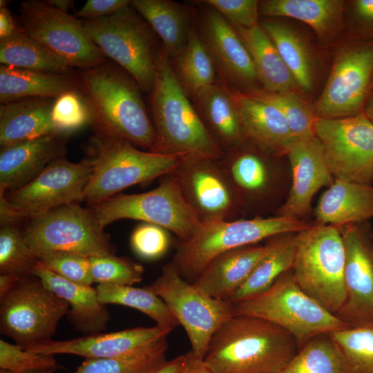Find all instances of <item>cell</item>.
Listing matches in <instances>:
<instances>
[{
    "mask_svg": "<svg viewBox=\"0 0 373 373\" xmlns=\"http://www.w3.org/2000/svg\"><path fill=\"white\" fill-rule=\"evenodd\" d=\"M298 350L294 336L278 325L234 315L215 332L204 361L213 373H281Z\"/></svg>",
    "mask_w": 373,
    "mask_h": 373,
    "instance_id": "1",
    "label": "cell"
},
{
    "mask_svg": "<svg viewBox=\"0 0 373 373\" xmlns=\"http://www.w3.org/2000/svg\"><path fill=\"white\" fill-rule=\"evenodd\" d=\"M79 77L91 109L93 132L126 140L153 152L155 128L134 79L107 63L80 70Z\"/></svg>",
    "mask_w": 373,
    "mask_h": 373,
    "instance_id": "2",
    "label": "cell"
},
{
    "mask_svg": "<svg viewBox=\"0 0 373 373\" xmlns=\"http://www.w3.org/2000/svg\"><path fill=\"white\" fill-rule=\"evenodd\" d=\"M169 57L162 47L151 91L153 124L156 134L153 152L219 160L224 153L191 104Z\"/></svg>",
    "mask_w": 373,
    "mask_h": 373,
    "instance_id": "3",
    "label": "cell"
},
{
    "mask_svg": "<svg viewBox=\"0 0 373 373\" xmlns=\"http://www.w3.org/2000/svg\"><path fill=\"white\" fill-rule=\"evenodd\" d=\"M91 173L84 190L90 206L122 190L171 173L186 157L178 154L143 151L128 141L94 132L86 145Z\"/></svg>",
    "mask_w": 373,
    "mask_h": 373,
    "instance_id": "4",
    "label": "cell"
},
{
    "mask_svg": "<svg viewBox=\"0 0 373 373\" xmlns=\"http://www.w3.org/2000/svg\"><path fill=\"white\" fill-rule=\"evenodd\" d=\"M310 226L300 219L280 216L200 224L189 239L178 241L171 262L182 277L193 283L213 258L224 251L274 236L298 233Z\"/></svg>",
    "mask_w": 373,
    "mask_h": 373,
    "instance_id": "5",
    "label": "cell"
},
{
    "mask_svg": "<svg viewBox=\"0 0 373 373\" xmlns=\"http://www.w3.org/2000/svg\"><path fill=\"white\" fill-rule=\"evenodd\" d=\"M233 304L235 315L261 318L285 329L298 349L315 336L349 327L298 285L291 269L265 291Z\"/></svg>",
    "mask_w": 373,
    "mask_h": 373,
    "instance_id": "6",
    "label": "cell"
},
{
    "mask_svg": "<svg viewBox=\"0 0 373 373\" xmlns=\"http://www.w3.org/2000/svg\"><path fill=\"white\" fill-rule=\"evenodd\" d=\"M81 20L102 52L117 63L142 91L151 93L162 48L157 47L154 30L131 5L108 16Z\"/></svg>",
    "mask_w": 373,
    "mask_h": 373,
    "instance_id": "7",
    "label": "cell"
},
{
    "mask_svg": "<svg viewBox=\"0 0 373 373\" xmlns=\"http://www.w3.org/2000/svg\"><path fill=\"white\" fill-rule=\"evenodd\" d=\"M345 261L339 227L316 224L296 233L293 276L307 294L335 315L346 298Z\"/></svg>",
    "mask_w": 373,
    "mask_h": 373,
    "instance_id": "8",
    "label": "cell"
},
{
    "mask_svg": "<svg viewBox=\"0 0 373 373\" xmlns=\"http://www.w3.org/2000/svg\"><path fill=\"white\" fill-rule=\"evenodd\" d=\"M69 304L34 274L22 276L0 296V332L26 350L49 341Z\"/></svg>",
    "mask_w": 373,
    "mask_h": 373,
    "instance_id": "9",
    "label": "cell"
},
{
    "mask_svg": "<svg viewBox=\"0 0 373 373\" xmlns=\"http://www.w3.org/2000/svg\"><path fill=\"white\" fill-rule=\"evenodd\" d=\"M94 211L79 203L54 208L29 218L22 227L25 241L37 255L63 251L87 257L115 254V247Z\"/></svg>",
    "mask_w": 373,
    "mask_h": 373,
    "instance_id": "10",
    "label": "cell"
},
{
    "mask_svg": "<svg viewBox=\"0 0 373 373\" xmlns=\"http://www.w3.org/2000/svg\"><path fill=\"white\" fill-rule=\"evenodd\" d=\"M169 307L189 337L191 352L204 359L210 340L226 321L235 315L233 304L213 298L180 276L171 262L149 286Z\"/></svg>",
    "mask_w": 373,
    "mask_h": 373,
    "instance_id": "11",
    "label": "cell"
},
{
    "mask_svg": "<svg viewBox=\"0 0 373 373\" xmlns=\"http://www.w3.org/2000/svg\"><path fill=\"white\" fill-rule=\"evenodd\" d=\"M90 207L103 228L118 220H137L161 226L179 240L189 239L200 224L171 173L161 177L151 191L117 194Z\"/></svg>",
    "mask_w": 373,
    "mask_h": 373,
    "instance_id": "12",
    "label": "cell"
},
{
    "mask_svg": "<svg viewBox=\"0 0 373 373\" xmlns=\"http://www.w3.org/2000/svg\"><path fill=\"white\" fill-rule=\"evenodd\" d=\"M19 30L80 70L106 63V56L91 41L81 19L59 11L49 1L28 0L19 7Z\"/></svg>",
    "mask_w": 373,
    "mask_h": 373,
    "instance_id": "13",
    "label": "cell"
},
{
    "mask_svg": "<svg viewBox=\"0 0 373 373\" xmlns=\"http://www.w3.org/2000/svg\"><path fill=\"white\" fill-rule=\"evenodd\" d=\"M314 134L335 179L370 184L373 180V123L363 112L340 118L316 117Z\"/></svg>",
    "mask_w": 373,
    "mask_h": 373,
    "instance_id": "14",
    "label": "cell"
},
{
    "mask_svg": "<svg viewBox=\"0 0 373 373\" xmlns=\"http://www.w3.org/2000/svg\"><path fill=\"white\" fill-rule=\"evenodd\" d=\"M373 84V40L353 41L336 51L327 82L313 107L316 117L362 113Z\"/></svg>",
    "mask_w": 373,
    "mask_h": 373,
    "instance_id": "15",
    "label": "cell"
},
{
    "mask_svg": "<svg viewBox=\"0 0 373 373\" xmlns=\"http://www.w3.org/2000/svg\"><path fill=\"white\" fill-rule=\"evenodd\" d=\"M171 173L200 224L237 219L239 201L218 160L186 157Z\"/></svg>",
    "mask_w": 373,
    "mask_h": 373,
    "instance_id": "16",
    "label": "cell"
},
{
    "mask_svg": "<svg viewBox=\"0 0 373 373\" xmlns=\"http://www.w3.org/2000/svg\"><path fill=\"white\" fill-rule=\"evenodd\" d=\"M90 173L85 159L76 163L64 157L49 164L27 184L5 195L13 206L31 218L57 207L84 200Z\"/></svg>",
    "mask_w": 373,
    "mask_h": 373,
    "instance_id": "17",
    "label": "cell"
},
{
    "mask_svg": "<svg viewBox=\"0 0 373 373\" xmlns=\"http://www.w3.org/2000/svg\"><path fill=\"white\" fill-rule=\"evenodd\" d=\"M358 224L339 227L345 254L346 298L336 316L349 327L373 325V238Z\"/></svg>",
    "mask_w": 373,
    "mask_h": 373,
    "instance_id": "18",
    "label": "cell"
},
{
    "mask_svg": "<svg viewBox=\"0 0 373 373\" xmlns=\"http://www.w3.org/2000/svg\"><path fill=\"white\" fill-rule=\"evenodd\" d=\"M292 171V184L276 216L300 219L309 211L315 193L333 183L322 146L314 134L295 137L285 148Z\"/></svg>",
    "mask_w": 373,
    "mask_h": 373,
    "instance_id": "19",
    "label": "cell"
},
{
    "mask_svg": "<svg viewBox=\"0 0 373 373\" xmlns=\"http://www.w3.org/2000/svg\"><path fill=\"white\" fill-rule=\"evenodd\" d=\"M170 331L157 325L99 333L66 341L52 339L26 350L44 354H73L85 358H105L136 353L166 337Z\"/></svg>",
    "mask_w": 373,
    "mask_h": 373,
    "instance_id": "20",
    "label": "cell"
},
{
    "mask_svg": "<svg viewBox=\"0 0 373 373\" xmlns=\"http://www.w3.org/2000/svg\"><path fill=\"white\" fill-rule=\"evenodd\" d=\"M68 136L56 132L1 147L0 193L23 186L52 162L64 157Z\"/></svg>",
    "mask_w": 373,
    "mask_h": 373,
    "instance_id": "21",
    "label": "cell"
},
{
    "mask_svg": "<svg viewBox=\"0 0 373 373\" xmlns=\"http://www.w3.org/2000/svg\"><path fill=\"white\" fill-rule=\"evenodd\" d=\"M203 35L202 39L222 75L253 89L259 81L253 60L235 28L213 8L204 15Z\"/></svg>",
    "mask_w": 373,
    "mask_h": 373,
    "instance_id": "22",
    "label": "cell"
},
{
    "mask_svg": "<svg viewBox=\"0 0 373 373\" xmlns=\"http://www.w3.org/2000/svg\"><path fill=\"white\" fill-rule=\"evenodd\" d=\"M269 250L265 242L224 251L213 258L192 283L213 298L229 301Z\"/></svg>",
    "mask_w": 373,
    "mask_h": 373,
    "instance_id": "23",
    "label": "cell"
},
{
    "mask_svg": "<svg viewBox=\"0 0 373 373\" xmlns=\"http://www.w3.org/2000/svg\"><path fill=\"white\" fill-rule=\"evenodd\" d=\"M45 285L70 305L68 322L83 336L102 333L111 319L106 305L99 302L96 288L70 281L46 267L39 260L33 269Z\"/></svg>",
    "mask_w": 373,
    "mask_h": 373,
    "instance_id": "24",
    "label": "cell"
},
{
    "mask_svg": "<svg viewBox=\"0 0 373 373\" xmlns=\"http://www.w3.org/2000/svg\"><path fill=\"white\" fill-rule=\"evenodd\" d=\"M236 193L240 211L260 204L272 183L269 162L260 152L241 148L224 153L218 160Z\"/></svg>",
    "mask_w": 373,
    "mask_h": 373,
    "instance_id": "25",
    "label": "cell"
},
{
    "mask_svg": "<svg viewBox=\"0 0 373 373\" xmlns=\"http://www.w3.org/2000/svg\"><path fill=\"white\" fill-rule=\"evenodd\" d=\"M231 92L246 139L266 150L283 153L295 137L281 112L244 92Z\"/></svg>",
    "mask_w": 373,
    "mask_h": 373,
    "instance_id": "26",
    "label": "cell"
},
{
    "mask_svg": "<svg viewBox=\"0 0 373 373\" xmlns=\"http://www.w3.org/2000/svg\"><path fill=\"white\" fill-rule=\"evenodd\" d=\"M317 224L338 227L373 218V186L335 179L316 207Z\"/></svg>",
    "mask_w": 373,
    "mask_h": 373,
    "instance_id": "27",
    "label": "cell"
},
{
    "mask_svg": "<svg viewBox=\"0 0 373 373\" xmlns=\"http://www.w3.org/2000/svg\"><path fill=\"white\" fill-rule=\"evenodd\" d=\"M194 97L203 124L224 153L247 140L229 89L213 84L201 90Z\"/></svg>",
    "mask_w": 373,
    "mask_h": 373,
    "instance_id": "28",
    "label": "cell"
},
{
    "mask_svg": "<svg viewBox=\"0 0 373 373\" xmlns=\"http://www.w3.org/2000/svg\"><path fill=\"white\" fill-rule=\"evenodd\" d=\"M55 99L26 98L1 104V147L56 133L52 119Z\"/></svg>",
    "mask_w": 373,
    "mask_h": 373,
    "instance_id": "29",
    "label": "cell"
},
{
    "mask_svg": "<svg viewBox=\"0 0 373 373\" xmlns=\"http://www.w3.org/2000/svg\"><path fill=\"white\" fill-rule=\"evenodd\" d=\"M73 90H82L80 77L72 73H51L1 64L0 102L34 97L57 98Z\"/></svg>",
    "mask_w": 373,
    "mask_h": 373,
    "instance_id": "30",
    "label": "cell"
},
{
    "mask_svg": "<svg viewBox=\"0 0 373 373\" xmlns=\"http://www.w3.org/2000/svg\"><path fill=\"white\" fill-rule=\"evenodd\" d=\"M345 1L342 0H265L259 12L269 17H290L310 26L319 40L331 41L342 28Z\"/></svg>",
    "mask_w": 373,
    "mask_h": 373,
    "instance_id": "31",
    "label": "cell"
},
{
    "mask_svg": "<svg viewBox=\"0 0 373 373\" xmlns=\"http://www.w3.org/2000/svg\"><path fill=\"white\" fill-rule=\"evenodd\" d=\"M131 5L160 37L169 57L182 54L193 29L190 9L169 0H133Z\"/></svg>",
    "mask_w": 373,
    "mask_h": 373,
    "instance_id": "32",
    "label": "cell"
},
{
    "mask_svg": "<svg viewBox=\"0 0 373 373\" xmlns=\"http://www.w3.org/2000/svg\"><path fill=\"white\" fill-rule=\"evenodd\" d=\"M234 28L253 60L264 90L269 92L300 90L276 47L260 24L251 28Z\"/></svg>",
    "mask_w": 373,
    "mask_h": 373,
    "instance_id": "33",
    "label": "cell"
},
{
    "mask_svg": "<svg viewBox=\"0 0 373 373\" xmlns=\"http://www.w3.org/2000/svg\"><path fill=\"white\" fill-rule=\"evenodd\" d=\"M297 233H284L266 239L269 250L229 301L236 303L267 289L281 275L292 269Z\"/></svg>",
    "mask_w": 373,
    "mask_h": 373,
    "instance_id": "34",
    "label": "cell"
},
{
    "mask_svg": "<svg viewBox=\"0 0 373 373\" xmlns=\"http://www.w3.org/2000/svg\"><path fill=\"white\" fill-rule=\"evenodd\" d=\"M260 26L274 44L299 90L310 92L314 82V63L302 37L292 28L280 21L267 20Z\"/></svg>",
    "mask_w": 373,
    "mask_h": 373,
    "instance_id": "35",
    "label": "cell"
},
{
    "mask_svg": "<svg viewBox=\"0 0 373 373\" xmlns=\"http://www.w3.org/2000/svg\"><path fill=\"white\" fill-rule=\"evenodd\" d=\"M1 64L26 70L71 73V66L62 58L20 30L0 39Z\"/></svg>",
    "mask_w": 373,
    "mask_h": 373,
    "instance_id": "36",
    "label": "cell"
},
{
    "mask_svg": "<svg viewBox=\"0 0 373 373\" xmlns=\"http://www.w3.org/2000/svg\"><path fill=\"white\" fill-rule=\"evenodd\" d=\"M99 302L129 307L148 316L156 325L171 332L179 324L167 305L147 286L144 288L130 285L99 284L95 287Z\"/></svg>",
    "mask_w": 373,
    "mask_h": 373,
    "instance_id": "37",
    "label": "cell"
},
{
    "mask_svg": "<svg viewBox=\"0 0 373 373\" xmlns=\"http://www.w3.org/2000/svg\"><path fill=\"white\" fill-rule=\"evenodd\" d=\"M281 373H352L338 345L328 334L307 342Z\"/></svg>",
    "mask_w": 373,
    "mask_h": 373,
    "instance_id": "38",
    "label": "cell"
},
{
    "mask_svg": "<svg viewBox=\"0 0 373 373\" xmlns=\"http://www.w3.org/2000/svg\"><path fill=\"white\" fill-rule=\"evenodd\" d=\"M166 337L127 356L86 358L73 373H152L167 360Z\"/></svg>",
    "mask_w": 373,
    "mask_h": 373,
    "instance_id": "39",
    "label": "cell"
},
{
    "mask_svg": "<svg viewBox=\"0 0 373 373\" xmlns=\"http://www.w3.org/2000/svg\"><path fill=\"white\" fill-rule=\"evenodd\" d=\"M177 76L186 93L195 97L214 84L216 66L202 38L193 28L184 51L177 57Z\"/></svg>",
    "mask_w": 373,
    "mask_h": 373,
    "instance_id": "40",
    "label": "cell"
},
{
    "mask_svg": "<svg viewBox=\"0 0 373 373\" xmlns=\"http://www.w3.org/2000/svg\"><path fill=\"white\" fill-rule=\"evenodd\" d=\"M244 93L277 108L285 117L294 137H304L314 134L316 117L313 108L298 92H269L263 88H254Z\"/></svg>",
    "mask_w": 373,
    "mask_h": 373,
    "instance_id": "41",
    "label": "cell"
},
{
    "mask_svg": "<svg viewBox=\"0 0 373 373\" xmlns=\"http://www.w3.org/2000/svg\"><path fill=\"white\" fill-rule=\"evenodd\" d=\"M38 259L24 240L22 227L0 228V274L19 277L33 274Z\"/></svg>",
    "mask_w": 373,
    "mask_h": 373,
    "instance_id": "42",
    "label": "cell"
},
{
    "mask_svg": "<svg viewBox=\"0 0 373 373\" xmlns=\"http://www.w3.org/2000/svg\"><path fill=\"white\" fill-rule=\"evenodd\" d=\"M341 349L352 373H373V325L328 334Z\"/></svg>",
    "mask_w": 373,
    "mask_h": 373,
    "instance_id": "43",
    "label": "cell"
},
{
    "mask_svg": "<svg viewBox=\"0 0 373 373\" xmlns=\"http://www.w3.org/2000/svg\"><path fill=\"white\" fill-rule=\"evenodd\" d=\"M93 283L115 285L139 283L143 277L144 267L140 263L115 254L88 257Z\"/></svg>",
    "mask_w": 373,
    "mask_h": 373,
    "instance_id": "44",
    "label": "cell"
},
{
    "mask_svg": "<svg viewBox=\"0 0 373 373\" xmlns=\"http://www.w3.org/2000/svg\"><path fill=\"white\" fill-rule=\"evenodd\" d=\"M52 119L56 132L68 135L90 124L92 112L82 90L69 91L57 97Z\"/></svg>",
    "mask_w": 373,
    "mask_h": 373,
    "instance_id": "45",
    "label": "cell"
},
{
    "mask_svg": "<svg viewBox=\"0 0 373 373\" xmlns=\"http://www.w3.org/2000/svg\"><path fill=\"white\" fill-rule=\"evenodd\" d=\"M36 256L46 267L66 279L86 285L93 283L87 256L63 251L41 252Z\"/></svg>",
    "mask_w": 373,
    "mask_h": 373,
    "instance_id": "46",
    "label": "cell"
},
{
    "mask_svg": "<svg viewBox=\"0 0 373 373\" xmlns=\"http://www.w3.org/2000/svg\"><path fill=\"white\" fill-rule=\"evenodd\" d=\"M0 368L24 373L30 370L63 368L55 355L32 352L0 340Z\"/></svg>",
    "mask_w": 373,
    "mask_h": 373,
    "instance_id": "47",
    "label": "cell"
},
{
    "mask_svg": "<svg viewBox=\"0 0 373 373\" xmlns=\"http://www.w3.org/2000/svg\"><path fill=\"white\" fill-rule=\"evenodd\" d=\"M171 244L169 231L164 227L142 222L133 231L130 245L133 252L146 260H157L168 251Z\"/></svg>",
    "mask_w": 373,
    "mask_h": 373,
    "instance_id": "48",
    "label": "cell"
},
{
    "mask_svg": "<svg viewBox=\"0 0 373 373\" xmlns=\"http://www.w3.org/2000/svg\"><path fill=\"white\" fill-rule=\"evenodd\" d=\"M233 27L251 28L259 24L257 0H204Z\"/></svg>",
    "mask_w": 373,
    "mask_h": 373,
    "instance_id": "49",
    "label": "cell"
},
{
    "mask_svg": "<svg viewBox=\"0 0 373 373\" xmlns=\"http://www.w3.org/2000/svg\"><path fill=\"white\" fill-rule=\"evenodd\" d=\"M351 17L356 32L373 40V0L352 1Z\"/></svg>",
    "mask_w": 373,
    "mask_h": 373,
    "instance_id": "50",
    "label": "cell"
},
{
    "mask_svg": "<svg viewBox=\"0 0 373 373\" xmlns=\"http://www.w3.org/2000/svg\"><path fill=\"white\" fill-rule=\"evenodd\" d=\"M131 4L129 0H88L75 14L79 19H90L111 15Z\"/></svg>",
    "mask_w": 373,
    "mask_h": 373,
    "instance_id": "51",
    "label": "cell"
},
{
    "mask_svg": "<svg viewBox=\"0 0 373 373\" xmlns=\"http://www.w3.org/2000/svg\"><path fill=\"white\" fill-rule=\"evenodd\" d=\"M29 218L13 206L4 193H0V224L2 226H21ZM23 227V226H21Z\"/></svg>",
    "mask_w": 373,
    "mask_h": 373,
    "instance_id": "52",
    "label": "cell"
},
{
    "mask_svg": "<svg viewBox=\"0 0 373 373\" xmlns=\"http://www.w3.org/2000/svg\"><path fill=\"white\" fill-rule=\"evenodd\" d=\"M180 373H213L204 359L196 356L191 351L185 353Z\"/></svg>",
    "mask_w": 373,
    "mask_h": 373,
    "instance_id": "53",
    "label": "cell"
},
{
    "mask_svg": "<svg viewBox=\"0 0 373 373\" xmlns=\"http://www.w3.org/2000/svg\"><path fill=\"white\" fill-rule=\"evenodd\" d=\"M19 31L17 24L7 8H0V39L10 37Z\"/></svg>",
    "mask_w": 373,
    "mask_h": 373,
    "instance_id": "54",
    "label": "cell"
},
{
    "mask_svg": "<svg viewBox=\"0 0 373 373\" xmlns=\"http://www.w3.org/2000/svg\"><path fill=\"white\" fill-rule=\"evenodd\" d=\"M184 355L178 356L170 361H166L152 373H180Z\"/></svg>",
    "mask_w": 373,
    "mask_h": 373,
    "instance_id": "55",
    "label": "cell"
},
{
    "mask_svg": "<svg viewBox=\"0 0 373 373\" xmlns=\"http://www.w3.org/2000/svg\"><path fill=\"white\" fill-rule=\"evenodd\" d=\"M21 277L10 274H0V296L10 290Z\"/></svg>",
    "mask_w": 373,
    "mask_h": 373,
    "instance_id": "56",
    "label": "cell"
},
{
    "mask_svg": "<svg viewBox=\"0 0 373 373\" xmlns=\"http://www.w3.org/2000/svg\"><path fill=\"white\" fill-rule=\"evenodd\" d=\"M55 8L63 12L68 13L73 8L74 1L72 0H48Z\"/></svg>",
    "mask_w": 373,
    "mask_h": 373,
    "instance_id": "57",
    "label": "cell"
},
{
    "mask_svg": "<svg viewBox=\"0 0 373 373\" xmlns=\"http://www.w3.org/2000/svg\"><path fill=\"white\" fill-rule=\"evenodd\" d=\"M363 113L373 123V86L367 96Z\"/></svg>",
    "mask_w": 373,
    "mask_h": 373,
    "instance_id": "58",
    "label": "cell"
},
{
    "mask_svg": "<svg viewBox=\"0 0 373 373\" xmlns=\"http://www.w3.org/2000/svg\"><path fill=\"white\" fill-rule=\"evenodd\" d=\"M60 370V368L46 369V370H36L26 372L24 373H53L54 372Z\"/></svg>",
    "mask_w": 373,
    "mask_h": 373,
    "instance_id": "59",
    "label": "cell"
},
{
    "mask_svg": "<svg viewBox=\"0 0 373 373\" xmlns=\"http://www.w3.org/2000/svg\"><path fill=\"white\" fill-rule=\"evenodd\" d=\"M0 373H16V372L9 370L0 368Z\"/></svg>",
    "mask_w": 373,
    "mask_h": 373,
    "instance_id": "60",
    "label": "cell"
},
{
    "mask_svg": "<svg viewBox=\"0 0 373 373\" xmlns=\"http://www.w3.org/2000/svg\"><path fill=\"white\" fill-rule=\"evenodd\" d=\"M372 86H373V84H372Z\"/></svg>",
    "mask_w": 373,
    "mask_h": 373,
    "instance_id": "61",
    "label": "cell"
}]
</instances>
